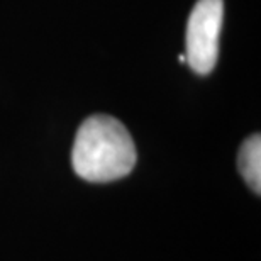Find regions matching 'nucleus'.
I'll list each match as a JSON object with an SVG mask.
<instances>
[{"label":"nucleus","mask_w":261,"mask_h":261,"mask_svg":"<svg viewBox=\"0 0 261 261\" xmlns=\"http://www.w3.org/2000/svg\"><path fill=\"white\" fill-rule=\"evenodd\" d=\"M238 170L254 194L261 192V138L251 134L244 141L238 153Z\"/></svg>","instance_id":"nucleus-3"},{"label":"nucleus","mask_w":261,"mask_h":261,"mask_svg":"<svg viewBox=\"0 0 261 261\" xmlns=\"http://www.w3.org/2000/svg\"><path fill=\"white\" fill-rule=\"evenodd\" d=\"M178 60L181 61V63H185V61H187V58H185V55H180V56H178Z\"/></svg>","instance_id":"nucleus-4"},{"label":"nucleus","mask_w":261,"mask_h":261,"mask_svg":"<svg viewBox=\"0 0 261 261\" xmlns=\"http://www.w3.org/2000/svg\"><path fill=\"white\" fill-rule=\"evenodd\" d=\"M224 0H197L187 24V63L198 75H208L217 63Z\"/></svg>","instance_id":"nucleus-2"},{"label":"nucleus","mask_w":261,"mask_h":261,"mask_svg":"<svg viewBox=\"0 0 261 261\" xmlns=\"http://www.w3.org/2000/svg\"><path fill=\"white\" fill-rule=\"evenodd\" d=\"M136 146L126 126L116 117L97 114L76 130L71 165L80 178L107 184L124 178L136 165Z\"/></svg>","instance_id":"nucleus-1"}]
</instances>
